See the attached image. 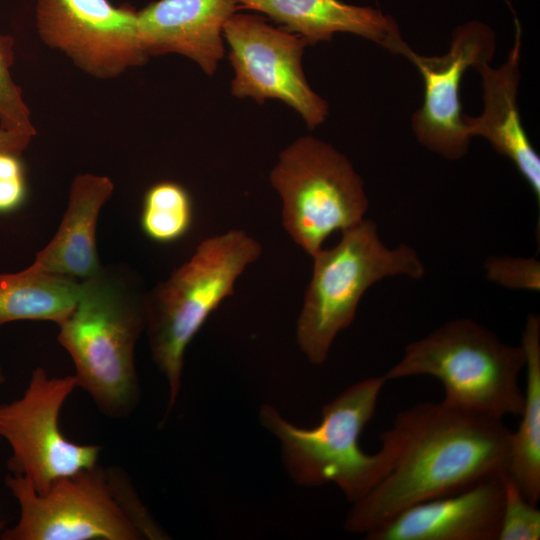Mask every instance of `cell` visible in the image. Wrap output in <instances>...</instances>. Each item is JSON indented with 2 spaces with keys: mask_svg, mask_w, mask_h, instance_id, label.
I'll return each instance as SVG.
<instances>
[{
  "mask_svg": "<svg viewBox=\"0 0 540 540\" xmlns=\"http://www.w3.org/2000/svg\"><path fill=\"white\" fill-rule=\"evenodd\" d=\"M392 427L398 456L352 504L344 523L351 533L365 535L412 505L507 475L512 431L504 419L427 401L402 410Z\"/></svg>",
  "mask_w": 540,
  "mask_h": 540,
  "instance_id": "cell-1",
  "label": "cell"
},
{
  "mask_svg": "<svg viewBox=\"0 0 540 540\" xmlns=\"http://www.w3.org/2000/svg\"><path fill=\"white\" fill-rule=\"evenodd\" d=\"M386 382L382 375L350 385L323 407L321 421L312 428L293 425L270 405L261 407V424L279 439L284 464L296 483H333L353 504L388 474L400 449L396 430L381 433V447L374 454L359 444Z\"/></svg>",
  "mask_w": 540,
  "mask_h": 540,
  "instance_id": "cell-2",
  "label": "cell"
},
{
  "mask_svg": "<svg viewBox=\"0 0 540 540\" xmlns=\"http://www.w3.org/2000/svg\"><path fill=\"white\" fill-rule=\"evenodd\" d=\"M145 325L146 296L103 270L82 280L76 307L59 324L78 387L109 417H125L137 403L134 348Z\"/></svg>",
  "mask_w": 540,
  "mask_h": 540,
  "instance_id": "cell-3",
  "label": "cell"
},
{
  "mask_svg": "<svg viewBox=\"0 0 540 540\" xmlns=\"http://www.w3.org/2000/svg\"><path fill=\"white\" fill-rule=\"evenodd\" d=\"M525 367L521 345L503 342L471 318H456L406 345L403 356L385 374L387 381L430 376L442 384L445 404L499 419L519 416Z\"/></svg>",
  "mask_w": 540,
  "mask_h": 540,
  "instance_id": "cell-4",
  "label": "cell"
},
{
  "mask_svg": "<svg viewBox=\"0 0 540 540\" xmlns=\"http://www.w3.org/2000/svg\"><path fill=\"white\" fill-rule=\"evenodd\" d=\"M5 483L18 501L20 518L3 540L166 538L116 468L97 463L55 481L44 493L21 475H7Z\"/></svg>",
  "mask_w": 540,
  "mask_h": 540,
  "instance_id": "cell-5",
  "label": "cell"
},
{
  "mask_svg": "<svg viewBox=\"0 0 540 540\" xmlns=\"http://www.w3.org/2000/svg\"><path fill=\"white\" fill-rule=\"evenodd\" d=\"M261 252V244L243 230L209 237L146 296L145 328L152 358L168 383V411L180 392L187 346Z\"/></svg>",
  "mask_w": 540,
  "mask_h": 540,
  "instance_id": "cell-6",
  "label": "cell"
},
{
  "mask_svg": "<svg viewBox=\"0 0 540 540\" xmlns=\"http://www.w3.org/2000/svg\"><path fill=\"white\" fill-rule=\"evenodd\" d=\"M341 233L335 246L323 247L312 257L313 273L297 320V343L315 365L326 361L335 338L352 324L373 284L387 277L421 279L425 274L417 252L403 243L386 246L370 219Z\"/></svg>",
  "mask_w": 540,
  "mask_h": 540,
  "instance_id": "cell-7",
  "label": "cell"
},
{
  "mask_svg": "<svg viewBox=\"0 0 540 540\" xmlns=\"http://www.w3.org/2000/svg\"><path fill=\"white\" fill-rule=\"evenodd\" d=\"M270 183L282 198L285 231L311 257L332 233L364 220L368 210L364 182L348 158L312 136L280 153Z\"/></svg>",
  "mask_w": 540,
  "mask_h": 540,
  "instance_id": "cell-8",
  "label": "cell"
},
{
  "mask_svg": "<svg viewBox=\"0 0 540 540\" xmlns=\"http://www.w3.org/2000/svg\"><path fill=\"white\" fill-rule=\"evenodd\" d=\"M76 387L74 375L49 377L37 367L21 398L0 403V437L12 450L8 467L38 493L98 462L100 446L72 442L60 429L62 406Z\"/></svg>",
  "mask_w": 540,
  "mask_h": 540,
  "instance_id": "cell-9",
  "label": "cell"
},
{
  "mask_svg": "<svg viewBox=\"0 0 540 540\" xmlns=\"http://www.w3.org/2000/svg\"><path fill=\"white\" fill-rule=\"evenodd\" d=\"M223 37L234 69L231 92L262 104L277 99L297 111L309 129L328 116V103L309 86L302 68L301 36L269 25L255 14L235 13L225 23Z\"/></svg>",
  "mask_w": 540,
  "mask_h": 540,
  "instance_id": "cell-10",
  "label": "cell"
},
{
  "mask_svg": "<svg viewBox=\"0 0 540 540\" xmlns=\"http://www.w3.org/2000/svg\"><path fill=\"white\" fill-rule=\"evenodd\" d=\"M137 12L109 0H37L40 38L90 76L111 79L149 58L138 30Z\"/></svg>",
  "mask_w": 540,
  "mask_h": 540,
  "instance_id": "cell-11",
  "label": "cell"
},
{
  "mask_svg": "<svg viewBox=\"0 0 540 540\" xmlns=\"http://www.w3.org/2000/svg\"><path fill=\"white\" fill-rule=\"evenodd\" d=\"M496 48L493 30L479 21L454 29L450 49L441 56L426 57L409 46L402 55L419 70L424 81L422 106L414 113L412 128L419 143L448 160L466 155L470 137L460 102L461 79L468 68L490 62Z\"/></svg>",
  "mask_w": 540,
  "mask_h": 540,
  "instance_id": "cell-12",
  "label": "cell"
},
{
  "mask_svg": "<svg viewBox=\"0 0 540 540\" xmlns=\"http://www.w3.org/2000/svg\"><path fill=\"white\" fill-rule=\"evenodd\" d=\"M505 476L412 505L365 534V539L498 540Z\"/></svg>",
  "mask_w": 540,
  "mask_h": 540,
  "instance_id": "cell-13",
  "label": "cell"
},
{
  "mask_svg": "<svg viewBox=\"0 0 540 540\" xmlns=\"http://www.w3.org/2000/svg\"><path fill=\"white\" fill-rule=\"evenodd\" d=\"M237 9L235 0H158L137 12L141 43L149 57L180 54L211 76L224 56V25Z\"/></svg>",
  "mask_w": 540,
  "mask_h": 540,
  "instance_id": "cell-14",
  "label": "cell"
},
{
  "mask_svg": "<svg viewBox=\"0 0 540 540\" xmlns=\"http://www.w3.org/2000/svg\"><path fill=\"white\" fill-rule=\"evenodd\" d=\"M515 25V41L506 62L498 68L486 62L475 69L482 80L484 109L477 117L464 114L463 121L470 138L484 137L495 151L513 162L539 205L540 157L522 126L517 105L522 44V31L517 18Z\"/></svg>",
  "mask_w": 540,
  "mask_h": 540,
  "instance_id": "cell-15",
  "label": "cell"
},
{
  "mask_svg": "<svg viewBox=\"0 0 540 540\" xmlns=\"http://www.w3.org/2000/svg\"><path fill=\"white\" fill-rule=\"evenodd\" d=\"M238 8L267 15L287 32L303 37L308 44L330 41L337 32L361 36L402 54L407 43L395 20L369 6L339 0H235Z\"/></svg>",
  "mask_w": 540,
  "mask_h": 540,
  "instance_id": "cell-16",
  "label": "cell"
},
{
  "mask_svg": "<svg viewBox=\"0 0 540 540\" xmlns=\"http://www.w3.org/2000/svg\"><path fill=\"white\" fill-rule=\"evenodd\" d=\"M114 189L107 176L79 174L71 184L68 205L51 241L30 265L39 271L89 279L101 271L96 250V225L100 210Z\"/></svg>",
  "mask_w": 540,
  "mask_h": 540,
  "instance_id": "cell-17",
  "label": "cell"
},
{
  "mask_svg": "<svg viewBox=\"0 0 540 540\" xmlns=\"http://www.w3.org/2000/svg\"><path fill=\"white\" fill-rule=\"evenodd\" d=\"M526 385L520 422L511 432L507 476L531 503L540 499V317L530 313L522 331Z\"/></svg>",
  "mask_w": 540,
  "mask_h": 540,
  "instance_id": "cell-18",
  "label": "cell"
},
{
  "mask_svg": "<svg viewBox=\"0 0 540 540\" xmlns=\"http://www.w3.org/2000/svg\"><path fill=\"white\" fill-rule=\"evenodd\" d=\"M82 281L45 273L29 266L0 274V325L16 320H43L61 324L79 300Z\"/></svg>",
  "mask_w": 540,
  "mask_h": 540,
  "instance_id": "cell-19",
  "label": "cell"
},
{
  "mask_svg": "<svg viewBox=\"0 0 540 540\" xmlns=\"http://www.w3.org/2000/svg\"><path fill=\"white\" fill-rule=\"evenodd\" d=\"M193 223L192 198L174 181H160L146 191L140 224L144 234L162 244L183 238Z\"/></svg>",
  "mask_w": 540,
  "mask_h": 540,
  "instance_id": "cell-20",
  "label": "cell"
},
{
  "mask_svg": "<svg viewBox=\"0 0 540 540\" xmlns=\"http://www.w3.org/2000/svg\"><path fill=\"white\" fill-rule=\"evenodd\" d=\"M14 63V39L0 34V127L8 131L36 135L31 114L20 86L11 75Z\"/></svg>",
  "mask_w": 540,
  "mask_h": 540,
  "instance_id": "cell-21",
  "label": "cell"
},
{
  "mask_svg": "<svg viewBox=\"0 0 540 540\" xmlns=\"http://www.w3.org/2000/svg\"><path fill=\"white\" fill-rule=\"evenodd\" d=\"M540 510L529 502L512 480L504 478V502L498 540H539Z\"/></svg>",
  "mask_w": 540,
  "mask_h": 540,
  "instance_id": "cell-22",
  "label": "cell"
},
{
  "mask_svg": "<svg viewBox=\"0 0 540 540\" xmlns=\"http://www.w3.org/2000/svg\"><path fill=\"white\" fill-rule=\"evenodd\" d=\"M487 280L513 290L540 291V262L536 257L489 256L484 262Z\"/></svg>",
  "mask_w": 540,
  "mask_h": 540,
  "instance_id": "cell-23",
  "label": "cell"
},
{
  "mask_svg": "<svg viewBox=\"0 0 540 540\" xmlns=\"http://www.w3.org/2000/svg\"><path fill=\"white\" fill-rule=\"evenodd\" d=\"M25 196L26 184L19 156L0 153V213L18 208Z\"/></svg>",
  "mask_w": 540,
  "mask_h": 540,
  "instance_id": "cell-24",
  "label": "cell"
},
{
  "mask_svg": "<svg viewBox=\"0 0 540 540\" xmlns=\"http://www.w3.org/2000/svg\"><path fill=\"white\" fill-rule=\"evenodd\" d=\"M32 136L8 131L0 127V153H11L20 156L28 147Z\"/></svg>",
  "mask_w": 540,
  "mask_h": 540,
  "instance_id": "cell-25",
  "label": "cell"
},
{
  "mask_svg": "<svg viewBox=\"0 0 540 540\" xmlns=\"http://www.w3.org/2000/svg\"><path fill=\"white\" fill-rule=\"evenodd\" d=\"M5 382V375L0 367V384Z\"/></svg>",
  "mask_w": 540,
  "mask_h": 540,
  "instance_id": "cell-26",
  "label": "cell"
},
{
  "mask_svg": "<svg viewBox=\"0 0 540 540\" xmlns=\"http://www.w3.org/2000/svg\"><path fill=\"white\" fill-rule=\"evenodd\" d=\"M2 526V523L0 522V527Z\"/></svg>",
  "mask_w": 540,
  "mask_h": 540,
  "instance_id": "cell-27",
  "label": "cell"
}]
</instances>
